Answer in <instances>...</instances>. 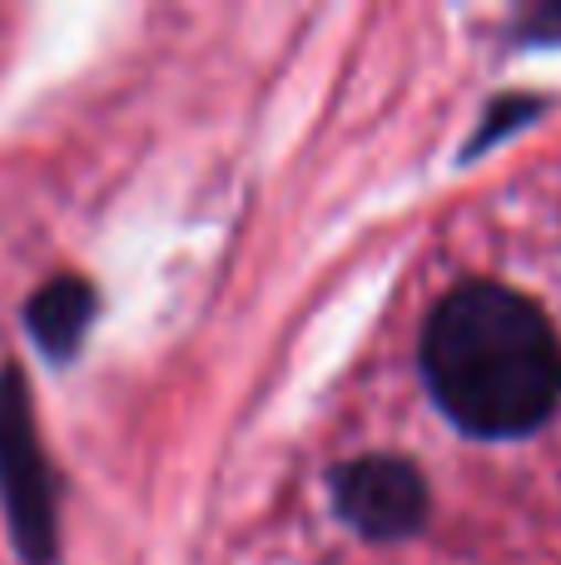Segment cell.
<instances>
[{"mask_svg": "<svg viewBox=\"0 0 561 565\" xmlns=\"http://www.w3.org/2000/svg\"><path fill=\"white\" fill-rule=\"evenodd\" d=\"M427 481L413 461L393 451H358L338 461L328 477V507L334 516L368 546H398L427 521Z\"/></svg>", "mask_w": 561, "mask_h": 565, "instance_id": "2", "label": "cell"}, {"mask_svg": "<svg viewBox=\"0 0 561 565\" xmlns=\"http://www.w3.org/2000/svg\"><path fill=\"white\" fill-rule=\"evenodd\" d=\"M417 367L457 431L517 441L542 431L561 402V332L532 292L473 278L433 302Z\"/></svg>", "mask_w": 561, "mask_h": 565, "instance_id": "1", "label": "cell"}, {"mask_svg": "<svg viewBox=\"0 0 561 565\" xmlns=\"http://www.w3.org/2000/svg\"><path fill=\"white\" fill-rule=\"evenodd\" d=\"M0 477H6V501L15 516V541L25 546L30 565L50 561V497H45V471H40L35 431H30L25 387L15 372L0 382Z\"/></svg>", "mask_w": 561, "mask_h": 565, "instance_id": "3", "label": "cell"}, {"mask_svg": "<svg viewBox=\"0 0 561 565\" xmlns=\"http://www.w3.org/2000/svg\"><path fill=\"white\" fill-rule=\"evenodd\" d=\"M89 312H95V292L80 278H55L30 298V332L50 358H70L89 328Z\"/></svg>", "mask_w": 561, "mask_h": 565, "instance_id": "4", "label": "cell"}]
</instances>
